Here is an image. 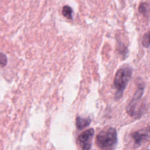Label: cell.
<instances>
[{
  "instance_id": "7a4b0ae2",
  "label": "cell",
  "mask_w": 150,
  "mask_h": 150,
  "mask_svg": "<svg viewBox=\"0 0 150 150\" xmlns=\"http://www.w3.org/2000/svg\"><path fill=\"white\" fill-rule=\"evenodd\" d=\"M131 76V70L128 67L120 69L116 73L114 85L117 90V96L121 97Z\"/></svg>"
},
{
  "instance_id": "8992f818",
  "label": "cell",
  "mask_w": 150,
  "mask_h": 150,
  "mask_svg": "<svg viewBox=\"0 0 150 150\" xmlns=\"http://www.w3.org/2000/svg\"><path fill=\"white\" fill-rule=\"evenodd\" d=\"M91 119L90 118H81L78 117L76 118V127L79 129H81L90 125Z\"/></svg>"
},
{
  "instance_id": "52a82bcc",
  "label": "cell",
  "mask_w": 150,
  "mask_h": 150,
  "mask_svg": "<svg viewBox=\"0 0 150 150\" xmlns=\"http://www.w3.org/2000/svg\"><path fill=\"white\" fill-rule=\"evenodd\" d=\"M72 12L73 10L69 6L66 5L63 6L62 9V14L64 17L69 19H72Z\"/></svg>"
},
{
  "instance_id": "9c48e42d",
  "label": "cell",
  "mask_w": 150,
  "mask_h": 150,
  "mask_svg": "<svg viewBox=\"0 0 150 150\" xmlns=\"http://www.w3.org/2000/svg\"><path fill=\"white\" fill-rule=\"evenodd\" d=\"M7 63V58L5 54L0 53V67H4Z\"/></svg>"
},
{
  "instance_id": "277c9868",
  "label": "cell",
  "mask_w": 150,
  "mask_h": 150,
  "mask_svg": "<svg viewBox=\"0 0 150 150\" xmlns=\"http://www.w3.org/2000/svg\"><path fill=\"white\" fill-rule=\"evenodd\" d=\"M94 134L93 128H90L81 133L77 138V142L82 150H89Z\"/></svg>"
},
{
  "instance_id": "6da1fadb",
  "label": "cell",
  "mask_w": 150,
  "mask_h": 150,
  "mask_svg": "<svg viewBox=\"0 0 150 150\" xmlns=\"http://www.w3.org/2000/svg\"><path fill=\"white\" fill-rule=\"evenodd\" d=\"M117 142V132L114 128L107 127L103 129L96 137L97 145L102 149L112 148Z\"/></svg>"
},
{
  "instance_id": "5b68a950",
  "label": "cell",
  "mask_w": 150,
  "mask_h": 150,
  "mask_svg": "<svg viewBox=\"0 0 150 150\" xmlns=\"http://www.w3.org/2000/svg\"><path fill=\"white\" fill-rule=\"evenodd\" d=\"M132 138L137 145H141L150 138V127L140 129L132 134Z\"/></svg>"
},
{
  "instance_id": "3957f363",
  "label": "cell",
  "mask_w": 150,
  "mask_h": 150,
  "mask_svg": "<svg viewBox=\"0 0 150 150\" xmlns=\"http://www.w3.org/2000/svg\"><path fill=\"white\" fill-rule=\"evenodd\" d=\"M142 88L138 90L129 104L127 107V112L132 117L137 118L141 115L142 111L141 109V102L139 101V100L142 96Z\"/></svg>"
},
{
  "instance_id": "ba28073f",
  "label": "cell",
  "mask_w": 150,
  "mask_h": 150,
  "mask_svg": "<svg viewBox=\"0 0 150 150\" xmlns=\"http://www.w3.org/2000/svg\"><path fill=\"white\" fill-rule=\"evenodd\" d=\"M142 45L144 47H150V32L144 36L142 39Z\"/></svg>"
}]
</instances>
